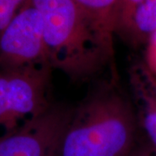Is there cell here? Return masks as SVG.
<instances>
[{"mask_svg":"<svg viewBox=\"0 0 156 156\" xmlns=\"http://www.w3.org/2000/svg\"><path fill=\"white\" fill-rule=\"evenodd\" d=\"M135 115L128 101L107 86L73 110L62 140L61 156H128L134 144Z\"/></svg>","mask_w":156,"mask_h":156,"instance_id":"1","label":"cell"},{"mask_svg":"<svg viewBox=\"0 0 156 156\" xmlns=\"http://www.w3.org/2000/svg\"><path fill=\"white\" fill-rule=\"evenodd\" d=\"M29 4L42 17L52 69L84 80L113 58L74 0H29Z\"/></svg>","mask_w":156,"mask_h":156,"instance_id":"2","label":"cell"},{"mask_svg":"<svg viewBox=\"0 0 156 156\" xmlns=\"http://www.w3.org/2000/svg\"><path fill=\"white\" fill-rule=\"evenodd\" d=\"M50 65L0 69V138L46 110Z\"/></svg>","mask_w":156,"mask_h":156,"instance_id":"3","label":"cell"},{"mask_svg":"<svg viewBox=\"0 0 156 156\" xmlns=\"http://www.w3.org/2000/svg\"><path fill=\"white\" fill-rule=\"evenodd\" d=\"M73 110L51 105L13 132L0 138V156H53L62 140Z\"/></svg>","mask_w":156,"mask_h":156,"instance_id":"4","label":"cell"},{"mask_svg":"<svg viewBox=\"0 0 156 156\" xmlns=\"http://www.w3.org/2000/svg\"><path fill=\"white\" fill-rule=\"evenodd\" d=\"M42 65H50L43 21L37 10L28 4L0 32V69Z\"/></svg>","mask_w":156,"mask_h":156,"instance_id":"5","label":"cell"},{"mask_svg":"<svg viewBox=\"0 0 156 156\" xmlns=\"http://www.w3.org/2000/svg\"><path fill=\"white\" fill-rule=\"evenodd\" d=\"M128 81L140 122L156 151V76L138 60L129 67Z\"/></svg>","mask_w":156,"mask_h":156,"instance_id":"6","label":"cell"},{"mask_svg":"<svg viewBox=\"0 0 156 156\" xmlns=\"http://www.w3.org/2000/svg\"><path fill=\"white\" fill-rule=\"evenodd\" d=\"M115 34L132 45L148 44L156 35V0H144L115 25Z\"/></svg>","mask_w":156,"mask_h":156,"instance_id":"7","label":"cell"},{"mask_svg":"<svg viewBox=\"0 0 156 156\" xmlns=\"http://www.w3.org/2000/svg\"><path fill=\"white\" fill-rule=\"evenodd\" d=\"M98 38L113 57L114 36L119 0H74Z\"/></svg>","mask_w":156,"mask_h":156,"instance_id":"8","label":"cell"},{"mask_svg":"<svg viewBox=\"0 0 156 156\" xmlns=\"http://www.w3.org/2000/svg\"><path fill=\"white\" fill-rule=\"evenodd\" d=\"M28 4L29 0H0V32Z\"/></svg>","mask_w":156,"mask_h":156,"instance_id":"9","label":"cell"},{"mask_svg":"<svg viewBox=\"0 0 156 156\" xmlns=\"http://www.w3.org/2000/svg\"><path fill=\"white\" fill-rule=\"evenodd\" d=\"M144 0H119L117 6L116 17H115V25L122 17H124L129 11L133 10L136 5Z\"/></svg>","mask_w":156,"mask_h":156,"instance_id":"10","label":"cell"},{"mask_svg":"<svg viewBox=\"0 0 156 156\" xmlns=\"http://www.w3.org/2000/svg\"><path fill=\"white\" fill-rule=\"evenodd\" d=\"M144 62L156 76V37L147 44Z\"/></svg>","mask_w":156,"mask_h":156,"instance_id":"11","label":"cell"}]
</instances>
